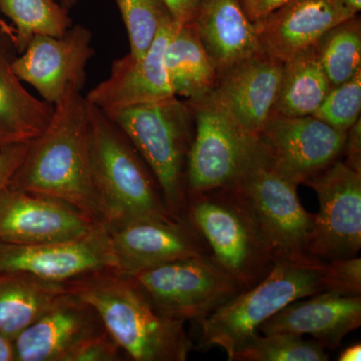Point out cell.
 <instances>
[{"label": "cell", "instance_id": "obj_1", "mask_svg": "<svg viewBox=\"0 0 361 361\" xmlns=\"http://www.w3.org/2000/svg\"><path fill=\"white\" fill-rule=\"evenodd\" d=\"M7 187L54 197L104 223L90 173L89 113L82 92L68 87L51 122L28 144Z\"/></svg>", "mask_w": 361, "mask_h": 361}, {"label": "cell", "instance_id": "obj_2", "mask_svg": "<svg viewBox=\"0 0 361 361\" xmlns=\"http://www.w3.org/2000/svg\"><path fill=\"white\" fill-rule=\"evenodd\" d=\"M99 313L106 332L135 361H185L193 349L185 322L164 314L134 277L114 268L66 282Z\"/></svg>", "mask_w": 361, "mask_h": 361}, {"label": "cell", "instance_id": "obj_3", "mask_svg": "<svg viewBox=\"0 0 361 361\" xmlns=\"http://www.w3.org/2000/svg\"><path fill=\"white\" fill-rule=\"evenodd\" d=\"M327 261L306 256L276 258L258 283L240 291L202 319L199 346L219 348L228 360L259 326L289 304L330 290Z\"/></svg>", "mask_w": 361, "mask_h": 361}, {"label": "cell", "instance_id": "obj_4", "mask_svg": "<svg viewBox=\"0 0 361 361\" xmlns=\"http://www.w3.org/2000/svg\"><path fill=\"white\" fill-rule=\"evenodd\" d=\"M87 113L90 173L104 224L177 220L169 212L155 177L123 130L94 104L87 103Z\"/></svg>", "mask_w": 361, "mask_h": 361}, {"label": "cell", "instance_id": "obj_5", "mask_svg": "<svg viewBox=\"0 0 361 361\" xmlns=\"http://www.w3.org/2000/svg\"><path fill=\"white\" fill-rule=\"evenodd\" d=\"M104 114L123 130L151 170L171 215L186 219L185 172L195 129L191 106L174 96Z\"/></svg>", "mask_w": 361, "mask_h": 361}, {"label": "cell", "instance_id": "obj_6", "mask_svg": "<svg viewBox=\"0 0 361 361\" xmlns=\"http://www.w3.org/2000/svg\"><path fill=\"white\" fill-rule=\"evenodd\" d=\"M295 183L274 165L255 137H249L238 171L226 189L245 207L276 258H302L315 214L304 209Z\"/></svg>", "mask_w": 361, "mask_h": 361}, {"label": "cell", "instance_id": "obj_7", "mask_svg": "<svg viewBox=\"0 0 361 361\" xmlns=\"http://www.w3.org/2000/svg\"><path fill=\"white\" fill-rule=\"evenodd\" d=\"M221 269L244 288L267 274L275 257L245 207L226 188L191 197L186 216Z\"/></svg>", "mask_w": 361, "mask_h": 361}, {"label": "cell", "instance_id": "obj_8", "mask_svg": "<svg viewBox=\"0 0 361 361\" xmlns=\"http://www.w3.org/2000/svg\"><path fill=\"white\" fill-rule=\"evenodd\" d=\"M132 277L161 312L185 322H201L245 289L209 255L179 259Z\"/></svg>", "mask_w": 361, "mask_h": 361}, {"label": "cell", "instance_id": "obj_9", "mask_svg": "<svg viewBox=\"0 0 361 361\" xmlns=\"http://www.w3.org/2000/svg\"><path fill=\"white\" fill-rule=\"evenodd\" d=\"M304 184L319 200L308 235L307 253L320 260L350 258L361 248V174L334 161Z\"/></svg>", "mask_w": 361, "mask_h": 361}, {"label": "cell", "instance_id": "obj_10", "mask_svg": "<svg viewBox=\"0 0 361 361\" xmlns=\"http://www.w3.org/2000/svg\"><path fill=\"white\" fill-rule=\"evenodd\" d=\"M346 134L313 116H272L255 137L280 172L299 186L339 160Z\"/></svg>", "mask_w": 361, "mask_h": 361}, {"label": "cell", "instance_id": "obj_11", "mask_svg": "<svg viewBox=\"0 0 361 361\" xmlns=\"http://www.w3.org/2000/svg\"><path fill=\"white\" fill-rule=\"evenodd\" d=\"M101 224L54 197L7 186L0 191V242L37 245L73 241Z\"/></svg>", "mask_w": 361, "mask_h": 361}, {"label": "cell", "instance_id": "obj_12", "mask_svg": "<svg viewBox=\"0 0 361 361\" xmlns=\"http://www.w3.org/2000/svg\"><path fill=\"white\" fill-rule=\"evenodd\" d=\"M92 42V32L82 25H73L61 37L37 35L13 59L14 73L54 106L68 87L84 89L87 66L96 52Z\"/></svg>", "mask_w": 361, "mask_h": 361}, {"label": "cell", "instance_id": "obj_13", "mask_svg": "<svg viewBox=\"0 0 361 361\" xmlns=\"http://www.w3.org/2000/svg\"><path fill=\"white\" fill-rule=\"evenodd\" d=\"M282 70L283 63L258 51L221 75L202 101L220 111L247 137H257L273 115Z\"/></svg>", "mask_w": 361, "mask_h": 361}, {"label": "cell", "instance_id": "obj_14", "mask_svg": "<svg viewBox=\"0 0 361 361\" xmlns=\"http://www.w3.org/2000/svg\"><path fill=\"white\" fill-rule=\"evenodd\" d=\"M188 104L193 109L195 120L185 172L189 199L231 183L250 137L240 132L227 116L206 102Z\"/></svg>", "mask_w": 361, "mask_h": 361}, {"label": "cell", "instance_id": "obj_15", "mask_svg": "<svg viewBox=\"0 0 361 361\" xmlns=\"http://www.w3.org/2000/svg\"><path fill=\"white\" fill-rule=\"evenodd\" d=\"M116 268L108 226L78 240L18 245L0 242V272H23L66 283L94 271Z\"/></svg>", "mask_w": 361, "mask_h": 361}, {"label": "cell", "instance_id": "obj_16", "mask_svg": "<svg viewBox=\"0 0 361 361\" xmlns=\"http://www.w3.org/2000/svg\"><path fill=\"white\" fill-rule=\"evenodd\" d=\"M118 272L134 276L179 259L208 255L206 242L185 220H139L108 227Z\"/></svg>", "mask_w": 361, "mask_h": 361}, {"label": "cell", "instance_id": "obj_17", "mask_svg": "<svg viewBox=\"0 0 361 361\" xmlns=\"http://www.w3.org/2000/svg\"><path fill=\"white\" fill-rule=\"evenodd\" d=\"M104 331L97 310L68 288L14 339V361H63L73 348Z\"/></svg>", "mask_w": 361, "mask_h": 361}, {"label": "cell", "instance_id": "obj_18", "mask_svg": "<svg viewBox=\"0 0 361 361\" xmlns=\"http://www.w3.org/2000/svg\"><path fill=\"white\" fill-rule=\"evenodd\" d=\"M180 25L173 20L161 26L142 59H135L128 54L115 59L109 78L85 97L87 103L109 113L174 97L164 65V52Z\"/></svg>", "mask_w": 361, "mask_h": 361}, {"label": "cell", "instance_id": "obj_19", "mask_svg": "<svg viewBox=\"0 0 361 361\" xmlns=\"http://www.w3.org/2000/svg\"><path fill=\"white\" fill-rule=\"evenodd\" d=\"M356 14L342 0H293L254 23L260 51L286 63Z\"/></svg>", "mask_w": 361, "mask_h": 361}, {"label": "cell", "instance_id": "obj_20", "mask_svg": "<svg viewBox=\"0 0 361 361\" xmlns=\"http://www.w3.org/2000/svg\"><path fill=\"white\" fill-rule=\"evenodd\" d=\"M299 299L259 326L258 334L311 336L330 350L361 325V295L327 290Z\"/></svg>", "mask_w": 361, "mask_h": 361}, {"label": "cell", "instance_id": "obj_21", "mask_svg": "<svg viewBox=\"0 0 361 361\" xmlns=\"http://www.w3.org/2000/svg\"><path fill=\"white\" fill-rule=\"evenodd\" d=\"M190 25L219 77L260 51L255 23L240 0H200Z\"/></svg>", "mask_w": 361, "mask_h": 361}, {"label": "cell", "instance_id": "obj_22", "mask_svg": "<svg viewBox=\"0 0 361 361\" xmlns=\"http://www.w3.org/2000/svg\"><path fill=\"white\" fill-rule=\"evenodd\" d=\"M13 40L0 35V148L30 142L51 122L54 106L26 90L13 68ZM16 49V47H14Z\"/></svg>", "mask_w": 361, "mask_h": 361}, {"label": "cell", "instance_id": "obj_23", "mask_svg": "<svg viewBox=\"0 0 361 361\" xmlns=\"http://www.w3.org/2000/svg\"><path fill=\"white\" fill-rule=\"evenodd\" d=\"M164 65L173 94L188 103L202 101L217 84L218 71L193 26L180 25L169 39Z\"/></svg>", "mask_w": 361, "mask_h": 361}, {"label": "cell", "instance_id": "obj_24", "mask_svg": "<svg viewBox=\"0 0 361 361\" xmlns=\"http://www.w3.org/2000/svg\"><path fill=\"white\" fill-rule=\"evenodd\" d=\"M66 283L23 272H0V331L14 341L51 308Z\"/></svg>", "mask_w": 361, "mask_h": 361}, {"label": "cell", "instance_id": "obj_25", "mask_svg": "<svg viewBox=\"0 0 361 361\" xmlns=\"http://www.w3.org/2000/svg\"><path fill=\"white\" fill-rule=\"evenodd\" d=\"M331 87L318 59L315 45L305 49L283 63L272 116H312Z\"/></svg>", "mask_w": 361, "mask_h": 361}, {"label": "cell", "instance_id": "obj_26", "mask_svg": "<svg viewBox=\"0 0 361 361\" xmlns=\"http://www.w3.org/2000/svg\"><path fill=\"white\" fill-rule=\"evenodd\" d=\"M0 11L13 23L11 37L20 54L33 37H61L73 26L68 11L56 0H0Z\"/></svg>", "mask_w": 361, "mask_h": 361}, {"label": "cell", "instance_id": "obj_27", "mask_svg": "<svg viewBox=\"0 0 361 361\" xmlns=\"http://www.w3.org/2000/svg\"><path fill=\"white\" fill-rule=\"evenodd\" d=\"M316 54L331 87L348 82L361 70V20L358 14L329 30Z\"/></svg>", "mask_w": 361, "mask_h": 361}, {"label": "cell", "instance_id": "obj_28", "mask_svg": "<svg viewBox=\"0 0 361 361\" xmlns=\"http://www.w3.org/2000/svg\"><path fill=\"white\" fill-rule=\"evenodd\" d=\"M327 361L320 342L289 332L256 334L236 351L233 361Z\"/></svg>", "mask_w": 361, "mask_h": 361}, {"label": "cell", "instance_id": "obj_29", "mask_svg": "<svg viewBox=\"0 0 361 361\" xmlns=\"http://www.w3.org/2000/svg\"><path fill=\"white\" fill-rule=\"evenodd\" d=\"M116 2L129 37V54L135 59H142L147 54L161 26L176 20L163 0Z\"/></svg>", "mask_w": 361, "mask_h": 361}, {"label": "cell", "instance_id": "obj_30", "mask_svg": "<svg viewBox=\"0 0 361 361\" xmlns=\"http://www.w3.org/2000/svg\"><path fill=\"white\" fill-rule=\"evenodd\" d=\"M361 70L348 82L332 87L313 116L330 127L348 132L360 118Z\"/></svg>", "mask_w": 361, "mask_h": 361}, {"label": "cell", "instance_id": "obj_31", "mask_svg": "<svg viewBox=\"0 0 361 361\" xmlns=\"http://www.w3.org/2000/svg\"><path fill=\"white\" fill-rule=\"evenodd\" d=\"M122 353V348L104 331L73 348L63 361H120Z\"/></svg>", "mask_w": 361, "mask_h": 361}, {"label": "cell", "instance_id": "obj_32", "mask_svg": "<svg viewBox=\"0 0 361 361\" xmlns=\"http://www.w3.org/2000/svg\"><path fill=\"white\" fill-rule=\"evenodd\" d=\"M327 263L331 290L361 295L360 257L332 259Z\"/></svg>", "mask_w": 361, "mask_h": 361}, {"label": "cell", "instance_id": "obj_33", "mask_svg": "<svg viewBox=\"0 0 361 361\" xmlns=\"http://www.w3.org/2000/svg\"><path fill=\"white\" fill-rule=\"evenodd\" d=\"M30 142L8 145L0 148V191L8 185L25 159Z\"/></svg>", "mask_w": 361, "mask_h": 361}, {"label": "cell", "instance_id": "obj_34", "mask_svg": "<svg viewBox=\"0 0 361 361\" xmlns=\"http://www.w3.org/2000/svg\"><path fill=\"white\" fill-rule=\"evenodd\" d=\"M343 155L346 160L344 163L355 172L361 174V121L357 122L348 130Z\"/></svg>", "mask_w": 361, "mask_h": 361}, {"label": "cell", "instance_id": "obj_35", "mask_svg": "<svg viewBox=\"0 0 361 361\" xmlns=\"http://www.w3.org/2000/svg\"><path fill=\"white\" fill-rule=\"evenodd\" d=\"M291 1L293 0H240L247 16L253 23L263 20L268 14Z\"/></svg>", "mask_w": 361, "mask_h": 361}, {"label": "cell", "instance_id": "obj_36", "mask_svg": "<svg viewBox=\"0 0 361 361\" xmlns=\"http://www.w3.org/2000/svg\"><path fill=\"white\" fill-rule=\"evenodd\" d=\"M171 13L180 25H188L193 20L200 0H163Z\"/></svg>", "mask_w": 361, "mask_h": 361}, {"label": "cell", "instance_id": "obj_37", "mask_svg": "<svg viewBox=\"0 0 361 361\" xmlns=\"http://www.w3.org/2000/svg\"><path fill=\"white\" fill-rule=\"evenodd\" d=\"M13 341L0 331V361H14Z\"/></svg>", "mask_w": 361, "mask_h": 361}, {"label": "cell", "instance_id": "obj_38", "mask_svg": "<svg viewBox=\"0 0 361 361\" xmlns=\"http://www.w3.org/2000/svg\"><path fill=\"white\" fill-rule=\"evenodd\" d=\"M339 361H360L361 360V345L360 343L353 344L349 348L344 349L339 355Z\"/></svg>", "mask_w": 361, "mask_h": 361}, {"label": "cell", "instance_id": "obj_39", "mask_svg": "<svg viewBox=\"0 0 361 361\" xmlns=\"http://www.w3.org/2000/svg\"><path fill=\"white\" fill-rule=\"evenodd\" d=\"M353 13H358L361 9V0H342Z\"/></svg>", "mask_w": 361, "mask_h": 361}, {"label": "cell", "instance_id": "obj_40", "mask_svg": "<svg viewBox=\"0 0 361 361\" xmlns=\"http://www.w3.org/2000/svg\"><path fill=\"white\" fill-rule=\"evenodd\" d=\"M56 1H58L63 8H66V11H70L80 0H56Z\"/></svg>", "mask_w": 361, "mask_h": 361}]
</instances>
